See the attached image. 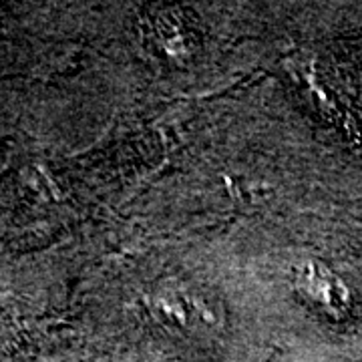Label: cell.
I'll list each match as a JSON object with an SVG mask.
<instances>
[{"label":"cell","mask_w":362,"mask_h":362,"mask_svg":"<svg viewBox=\"0 0 362 362\" xmlns=\"http://www.w3.org/2000/svg\"><path fill=\"white\" fill-rule=\"evenodd\" d=\"M298 284L302 292L324 312L332 316H344L349 310L350 296L346 286L324 266L308 264L300 274Z\"/></svg>","instance_id":"cell-1"}]
</instances>
